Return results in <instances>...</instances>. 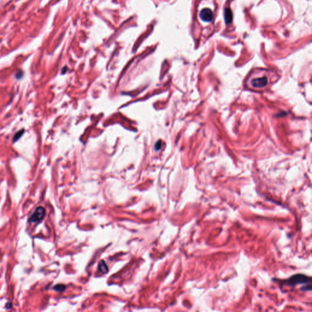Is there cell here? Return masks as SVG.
<instances>
[{
	"mask_svg": "<svg viewBox=\"0 0 312 312\" xmlns=\"http://www.w3.org/2000/svg\"><path fill=\"white\" fill-rule=\"evenodd\" d=\"M308 281H311V279L303 274H296L293 275L288 281V284L290 285H296L298 284H302L308 283Z\"/></svg>",
	"mask_w": 312,
	"mask_h": 312,
	"instance_id": "cell-1",
	"label": "cell"
},
{
	"mask_svg": "<svg viewBox=\"0 0 312 312\" xmlns=\"http://www.w3.org/2000/svg\"><path fill=\"white\" fill-rule=\"evenodd\" d=\"M45 215V209L42 206L37 207L35 212L31 215L29 219L31 223H37L41 221Z\"/></svg>",
	"mask_w": 312,
	"mask_h": 312,
	"instance_id": "cell-2",
	"label": "cell"
},
{
	"mask_svg": "<svg viewBox=\"0 0 312 312\" xmlns=\"http://www.w3.org/2000/svg\"><path fill=\"white\" fill-rule=\"evenodd\" d=\"M224 17H225L226 23L227 24L231 23V21H232V13L230 9H228V8L226 9L225 12H224Z\"/></svg>",
	"mask_w": 312,
	"mask_h": 312,
	"instance_id": "cell-5",
	"label": "cell"
},
{
	"mask_svg": "<svg viewBox=\"0 0 312 312\" xmlns=\"http://www.w3.org/2000/svg\"><path fill=\"white\" fill-rule=\"evenodd\" d=\"M199 17L202 21L205 22H210L214 17L213 12L209 8L204 9L200 12Z\"/></svg>",
	"mask_w": 312,
	"mask_h": 312,
	"instance_id": "cell-3",
	"label": "cell"
},
{
	"mask_svg": "<svg viewBox=\"0 0 312 312\" xmlns=\"http://www.w3.org/2000/svg\"><path fill=\"white\" fill-rule=\"evenodd\" d=\"M24 129L20 130L19 131L16 132L15 133V135H14V137H13V142H15L17 140H18L20 139V138H21L22 137V135L24 133Z\"/></svg>",
	"mask_w": 312,
	"mask_h": 312,
	"instance_id": "cell-7",
	"label": "cell"
},
{
	"mask_svg": "<svg viewBox=\"0 0 312 312\" xmlns=\"http://www.w3.org/2000/svg\"><path fill=\"white\" fill-rule=\"evenodd\" d=\"M23 75V72H21V71H20V72H19L16 75V77H17V78H18V79H19V78H20L21 77H22Z\"/></svg>",
	"mask_w": 312,
	"mask_h": 312,
	"instance_id": "cell-10",
	"label": "cell"
},
{
	"mask_svg": "<svg viewBox=\"0 0 312 312\" xmlns=\"http://www.w3.org/2000/svg\"><path fill=\"white\" fill-rule=\"evenodd\" d=\"M54 288L58 291H63L65 290V287L63 285H57L55 286Z\"/></svg>",
	"mask_w": 312,
	"mask_h": 312,
	"instance_id": "cell-8",
	"label": "cell"
},
{
	"mask_svg": "<svg viewBox=\"0 0 312 312\" xmlns=\"http://www.w3.org/2000/svg\"><path fill=\"white\" fill-rule=\"evenodd\" d=\"M268 78L266 76L256 78L251 81V85L255 88H263L268 84Z\"/></svg>",
	"mask_w": 312,
	"mask_h": 312,
	"instance_id": "cell-4",
	"label": "cell"
},
{
	"mask_svg": "<svg viewBox=\"0 0 312 312\" xmlns=\"http://www.w3.org/2000/svg\"><path fill=\"white\" fill-rule=\"evenodd\" d=\"M162 147V145H161V141H159L156 143V146H155V148L156 150L157 151V150H159Z\"/></svg>",
	"mask_w": 312,
	"mask_h": 312,
	"instance_id": "cell-9",
	"label": "cell"
},
{
	"mask_svg": "<svg viewBox=\"0 0 312 312\" xmlns=\"http://www.w3.org/2000/svg\"><path fill=\"white\" fill-rule=\"evenodd\" d=\"M98 268H99V270L102 273H106L108 271V268L106 265V264L103 261H101L99 264V266H98Z\"/></svg>",
	"mask_w": 312,
	"mask_h": 312,
	"instance_id": "cell-6",
	"label": "cell"
}]
</instances>
